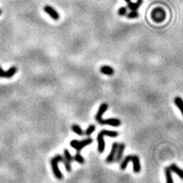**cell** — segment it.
I'll use <instances>...</instances> for the list:
<instances>
[{
    "mask_svg": "<svg viewBox=\"0 0 183 183\" xmlns=\"http://www.w3.org/2000/svg\"><path fill=\"white\" fill-rule=\"evenodd\" d=\"M93 142V139L92 138H87V139L83 140L81 141H79L77 140H73L70 142V146L73 148L76 149V153L75 155V157H73L75 161H76L79 163L83 164L85 162V160L83 157H82L80 153H81V150H83L85 147L88 146V145L91 144Z\"/></svg>",
    "mask_w": 183,
    "mask_h": 183,
    "instance_id": "1",
    "label": "cell"
},
{
    "mask_svg": "<svg viewBox=\"0 0 183 183\" xmlns=\"http://www.w3.org/2000/svg\"><path fill=\"white\" fill-rule=\"evenodd\" d=\"M108 136L110 137H116L118 136V133L113 131H108V130H102L99 133L97 136V141H98V150L100 153H103L105 149V143L104 137Z\"/></svg>",
    "mask_w": 183,
    "mask_h": 183,
    "instance_id": "2",
    "label": "cell"
},
{
    "mask_svg": "<svg viewBox=\"0 0 183 183\" xmlns=\"http://www.w3.org/2000/svg\"><path fill=\"white\" fill-rule=\"evenodd\" d=\"M133 162V170L135 173H138L140 172L141 169V163H140V159L138 157V156L137 155H128L124 159L122 162H121V170H124L127 167L128 162Z\"/></svg>",
    "mask_w": 183,
    "mask_h": 183,
    "instance_id": "3",
    "label": "cell"
},
{
    "mask_svg": "<svg viewBox=\"0 0 183 183\" xmlns=\"http://www.w3.org/2000/svg\"><path fill=\"white\" fill-rule=\"evenodd\" d=\"M64 157H62L61 155H56L55 157H53L51 160V167H52V170L53 172H54V176L56 179H63L64 178V175L61 172V171H60L59 167H58V162H64Z\"/></svg>",
    "mask_w": 183,
    "mask_h": 183,
    "instance_id": "4",
    "label": "cell"
},
{
    "mask_svg": "<svg viewBox=\"0 0 183 183\" xmlns=\"http://www.w3.org/2000/svg\"><path fill=\"white\" fill-rule=\"evenodd\" d=\"M152 18L156 22H161L165 19L166 14L164 10L161 8H157L152 12Z\"/></svg>",
    "mask_w": 183,
    "mask_h": 183,
    "instance_id": "5",
    "label": "cell"
},
{
    "mask_svg": "<svg viewBox=\"0 0 183 183\" xmlns=\"http://www.w3.org/2000/svg\"><path fill=\"white\" fill-rule=\"evenodd\" d=\"M74 160L73 157H72V155L70 153L69 150L67 149H65L64 150V163L65 166V169L68 172H70L72 171V167H71V162Z\"/></svg>",
    "mask_w": 183,
    "mask_h": 183,
    "instance_id": "6",
    "label": "cell"
},
{
    "mask_svg": "<svg viewBox=\"0 0 183 183\" xmlns=\"http://www.w3.org/2000/svg\"><path fill=\"white\" fill-rule=\"evenodd\" d=\"M118 145L119 143H117V142H114V143L112 144V150H111L110 153H109L108 156L106 158V162L108 163H112L114 161V158H115L116 156V153H117L118 148Z\"/></svg>",
    "mask_w": 183,
    "mask_h": 183,
    "instance_id": "7",
    "label": "cell"
},
{
    "mask_svg": "<svg viewBox=\"0 0 183 183\" xmlns=\"http://www.w3.org/2000/svg\"><path fill=\"white\" fill-rule=\"evenodd\" d=\"M17 70L16 66H12V67L10 68L8 71H4L2 67L0 66V78H11L12 76H15V74L16 73Z\"/></svg>",
    "mask_w": 183,
    "mask_h": 183,
    "instance_id": "8",
    "label": "cell"
},
{
    "mask_svg": "<svg viewBox=\"0 0 183 183\" xmlns=\"http://www.w3.org/2000/svg\"><path fill=\"white\" fill-rule=\"evenodd\" d=\"M44 10L45 11V12L47 13V15H49L54 20H56V21L59 20L60 15L59 14H58L57 12H56V10L52 7V6H49V5H47V6H44Z\"/></svg>",
    "mask_w": 183,
    "mask_h": 183,
    "instance_id": "9",
    "label": "cell"
},
{
    "mask_svg": "<svg viewBox=\"0 0 183 183\" xmlns=\"http://www.w3.org/2000/svg\"><path fill=\"white\" fill-rule=\"evenodd\" d=\"M108 105L107 103H102L100 105V107H99L98 112H97L96 115H95V120H96V121L99 124H100L101 121H102V115L108 110Z\"/></svg>",
    "mask_w": 183,
    "mask_h": 183,
    "instance_id": "10",
    "label": "cell"
},
{
    "mask_svg": "<svg viewBox=\"0 0 183 183\" xmlns=\"http://www.w3.org/2000/svg\"><path fill=\"white\" fill-rule=\"evenodd\" d=\"M121 121L118 118H109L105 120L102 119V121L100 122V124H102V125L108 124V125L113 126V127H118V126L121 125Z\"/></svg>",
    "mask_w": 183,
    "mask_h": 183,
    "instance_id": "11",
    "label": "cell"
},
{
    "mask_svg": "<svg viewBox=\"0 0 183 183\" xmlns=\"http://www.w3.org/2000/svg\"><path fill=\"white\" fill-rule=\"evenodd\" d=\"M124 150H125V144L123 143H120V144L118 145V148L117 153H116V156H115V158H114V162H121V160H122L123 158Z\"/></svg>",
    "mask_w": 183,
    "mask_h": 183,
    "instance_id": "12",
    "label": "cell"
},
{
    "mask_svg": "<svg viewBox=\"0 0 183 183\" xmlns=\"http://www.w3.org/2000/svg\"><path fill=\"white\" fill-rule=\"evenodd\" d=\"M128 4V8L132 11H137L143 3V0H137V2H132L131 0H124Z\"/></svg>",
    "mask_w": 183,
    "mask_h": 183,
    "instance_id": "13",
    "label": "cell"
},
{
    "mask_svg": "<svg viewBox=\"0 0 183 183\" xmlns=\"http://www.w3.org/2000/svg\"><path fill=\"white\" fill-rule=\"evenodd\" d=\"M169 168H170L172 172H175L176 174H177V175L179 176V177L181 179H183V169H180L179 166H177V165L175 163L171 164Z\"/></svg>",
    "mask_w": 183,
    "mask_h": 183,
    "instance_id": "14",
    "label": "cell"
},
{
    "mask_svg": "<svg viewBox=\"0 0 183 183\" xmlns=\"http://www.w3.org/2000/svg\"><path fill=\"white\" fill-rule=\"evenodd\" d=\"M100 71L102 73H103L105 75H108V76H112L114 73V69L109 66H102L101 67Z\"/></svg>",
    "mask_w": 183,
    "mask_h": 183,
    "instance_id": "15",
    "label": "cell"
},
{
    "mask_svg": "<svg viewBox=\"0 0 183 183\" xmlns=\"http://www.w3.org/2000/svg\"><path fill=\"white\" fill-rule=\"evenodd\" d=\"M164 172H165L166 178V183H174L173 179H172V170L169 167H166L164 169Z\"/></svg>",
    "mask_w": 183,
    "mask_h": 183,
    "instance_id": "16",
    "label": "cell"
},
{
    "mask_svg": "<svg viewBox=\"0 0 183 183\" xmlns=\"http://www.w3.org/2000/svg\"><path fill=\"white\" fill-rule=\"evenodd\" d=\"M174 102H175L176 105L179 108V109L183 115V100L182 98H180L179 96H176L174 99Z\"/></svg>",
    "mask_w": 183,
    "mask_h": 183,
    "instance_id": "17",
    "label": "cell"
},
{
    "mask_svg": "<svg viewBox=\"0 0 183 183\" xmlns=\"http://www.w3.org/2000/svg\"><path fill=\"white\" fill-rule=\"evenodd\" d=\"M72 131H73V132L76 133V134H78L79 136H83V135H84V131L82 130V128H80L78 124H73V125L72 126Z\"/></svg>",
    "mask_w": 183,
    "mask_h": 183,
    "instance_id": "18",
    "label": "cell"
},
{
    "mask_svg": "<svg viewBox=\"0 0 183 183\" xmlns=\"http://www.w3.org/2000/svg\"><path fill=\"white\" fill-rule=\"evenodd\" d=\"M95 131V126L94 125V124H92V125L89 126V128L85 130L84 134L86 135V136H90V135H91Z\"/></svg>",
    "mask_w": 183,
    "mask_h": 183,
    "instance_id": "19",
    "label": "cell"
},
{
    "mask_svg": "<svg viewBox=\"0 0 183 183\" xmlns=\"http://www.w3.org/2000/svg\"><path fill=\"white\" fill-rule=\"evenodd\" d=\"M128 18H130V19H132V18H137L138 16H139V13L137 12V11H132L131 10V12H129L128 14L127 15Z\"/></svg>",
    "mask_w": 183,
    "mask_h": 183,
    "instance_id": "20",
    "label": "cell"
},
{
    "mask_svg": "<svg viewBox=\"0 0 183 183\" xmlns=\"http://www.w3.org/2000/svg\"><path fill=\"white\" fill-rule=\"evenodd\" d=\"M128 12V8L125 7H121L120 9L118 10V15H121V16H123V15H125L127 14Z\"/></svg>",
    "mask_w": 183,
    "mask_h": 183,
    "instance_id": "21",
    "label": "cell"
},
{
    "mask_svg": "<svg viewBox=\"0 0 183 183\" xmlns=\"http://www.w3.org/2000/svg\"><path fill=\"white\" fill-rule=\"evenodd\" d=\"M1 14H2V10L0 9V15H1Z\"/></svg>",
    "mask_w": 183,
    "mask_h": 183,
    "instance_id": "22",
    "label": "cell"
}]
</instances>
